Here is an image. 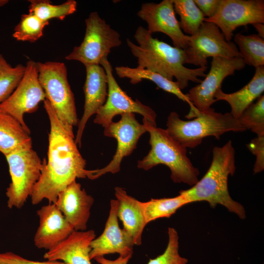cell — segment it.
<instances>
[{"label":"cell","mask_w":264,"mask_h":264,"mask_svg":"<svg viewBox=\"0 0 264 264\" xmlns=\"http://www.w3.org/2000/svg\"><path fill=\"white\" fill-rule=\"evenodd\" d=\"M86 32L82 42L65 57L77 61L85 66L100 65L113 47L121 45L120 34L102 19L97 12L90 13L85 20Z\"/></svg>","instance_id":"8"},{"label":"cell","mask_w":264,"mask_h":264,"mask_svg":"<svg viewBox=\"0 0 264 264\" xmlns=\"http://www.w3.org/2000/svg\"><path fill=\"white\" fill-rule=\"evenodd\" d=\"M264 91V66L255 67L252 79L240 90L231 93H225L221 89L215 95L216 101L223 100L231 107L230 113L236 119Z\"/></svg>","instance_id":"22"},{"label":"cell","mask_w":264,"mask_h":264,"mask_svg":"<svg viewBox=\"0 0 264 264\" xmlns=\"http://www.w3.org/2000/svg\"><path fill=\"white\" fill-rule=\"evenodd\" d=\"M85 67L84 110L78 124L75 138L76 143L79 147L81 146L82 135L88 121L105 104L108 95V78L103 67L100 65H88Z\"/></svg>","instance_id":"18"},{"label":"cell","mask_w":264,"mask_h":264,"mask_svg":"<svg viewBox=\"0 0 264 264\" xmlns=\"http://www.w3.org/2000/svg\"><path fill=\"white\" fill-rule=\"evenodd\" d=\"M11 182L6 188L9 208H21L30 197L42 170L43 160L32 147L17 149L5 156Z\"/></svg>","instance_id":"7"},{"label":"cell","mask_w":264,"mask_h":264,"mask_svg":"<svg viewBox=\"0 0 264 264\" xmlns=\"http://www.w3.org/2000/svg\"><path fill=\"white\" fill-rule=\"evenodd\" d=\"M39 80L47 99L59 120L67 130L73 132L78 126L74 94L67 79V72L63 62H37Z\"/></svg>","instance_id":"6"},{"label":"cell","mask_w":264,"mask_h":264,"mask_svg":"<svg viewBox=\"0 0 264 264\" xmlns=\"http://www.w3.org/2000/svg\"><path fill=\"white\" fill-rule=\"evenodd\" d=\"M184 50L186 64L199 67H207L209 57L241 56L236 44L227 41L217 25L206 22H203L195 34L189 36L188 45Z\"/></svg>","instance_id":"9"},{"label":"cell","mask_w":264,"mask_h":264,"mask_svg":"<svg viewBox=\"0 0 264 264\" xmlns=\"http://www.w3.org/2000/svg\"><path fill=\"white\" fill-rule=\"evenodd\" d=\"M115 70L119 78H129L130 83L133 85L139 83L143 80H150L160 88L174 94L179 99L187 102L190 107H191L188 97L186 94L182 92L176 81H170L157 73L137 67L132 68L129 66H118L115 67Z\"/></svg>","instance_id":"24"},{"label":"cell","mask_w":264,"mask_h":264,"mask_svg":"<svg viewBox=\"0 0 264 264\" xmlns=\"http://www.w3.org/2000/svg\"><path fill=\"white\" fill-rule=\"evenodd\" d=\"M0 264H66L59 261H34L11 252L0 253Z\"/></svg>","instance_id":"34"},{"label":"cell","mask_w":264,"mask_h":264,"mask_svg":"<svg viewBox=\"0 0 264 264\" xmlns=\"http://www.w3.org/2000/svg\"><path fill=\"white\" fill-rule=\"evenodd\" d=\"M118 204L117 199H111L109 215L104 231L90 243V260L114 253L123 257L132 255L134 244L131 237L120 228L118 224Z\"/></svg>","instance_id":"16"},{"label":"cell","mask_w":264,"mask_h":264,"mask_svg":"<svg viewBox=\"0 0 264 264\" xmlns=\"http://www.w3.org/2000/svg\"><path fill=\"white\" fill-rule=\"evenodd\" d=\"M117 122L112 121L106 127L105 136L114 138L117 141L115 154L111 161L105 167L90 170L89 178L95 179L108 173L115 174L120 170L121 161L124 157L130 155L136 148L138 141L147 130L143 124L136 120L134 113L122 114Z\"/></svg>","instance_id":"13"},{"label":"cell","mask_w":264,"mask_h":264,"mask_svg":"<svg viewBox=\"0 0 264 264\" xmlns=\"http://www.w3.org/2000/svg\"><path fill=\"white\" fill-rule=\"evenodd\" d=\"M220 29L225 40L230 42L237 28L248 24L264 23V0H220L216 14L205 18Z\"/></svg>","instance_id":"14"},{"label":"cell","mask_w":264,"mask_h":264,"mask_svg":"<svg viewBox=\"0 0 264 264\" xmlns=\"http://www.w3.org/2000/svg\"><path fill=\"white\" fill-rule=\"evenodd\" d=\"M245 64L241 56L233 58L221 57L212 58L210 71L201 83L191 88L186 94L191 107L186 117H193L196 111H203L211 108L216 102L215 95L221 89L222 82L225 78L232 75L236 70L243 69Z\"/></svg>","instance_id":"10"},{"label":"cell","mask_w":264,"mask_h":264,"mask_svg":"<svg viewBox=\"0 0 264 264\" xmlns=\"http://www.w3.org/2000/svg\"><path fill=\"white\" fill-rule=\"evenodd\" d=\"M115 195L118 203L117 217L123 223V229L134 245H140L143 230L147 224L142 202L128 195L125 189L120 187L115 188Z\"/></svg>","instance_id":"21"},{"label":"cell","mask_w":264,"mask_h":264,"mask_svg":"<svg viewBox=\"0 0 264 264\" xmlns=\"http://www.w3.org/2000/svg\"><path fill=\"white\" fill-rule=\"evenodd\" d=\"M8 2L9 1L8 0H0V7L3 6Z\"/></svg>","instance_id":"38"},{"label":"cell","mask_w":264,"mask_h":264,"mask_svg":"<svg viewBox=\"0 0 264 264\" xmlns=\"http://www.w3.org/2000/svg\"><path fill=\"white\" fill-rule=\"evenodd\" d=\"M143 124L150 134L151 150L137 163V167L147 171L158 165L167 166L171 171L174 182L193 186L198 181L199 172L187 155V148L172 138L166 129L143 118Z\"/></svg>","instance_id":"4"},{"label":"cell","mask_w":264,"mask_h":264,"mask_svg":"<svg viewBox=\"0 0 264 264\" xmlns=\"http://www.w3.org/2000/svg\"><path fill=\"white\" fill-rule=\"evenodd\" d=\"M194 1L205 17L210 18L217 12L220 0H194Z\"/></svg>","instance_id":"35"},{"label":"cell","mask_w":264,"mask_h":264,"mask_svg":"<svg viewBox=\"0 0 264 264\" xmlns=\"http://www.w3.org/2000/svg\"><path fill=\"white\" fill-rule=\"evenodd\" d=\"M29 1L28 12L47 22L52 19L63 20L76 11L77 5L74 0H68L58 5L53 4L47 0H30Z\"/></svg>","instance_id":"27"},{"label":"cell","mask_w":264,"mask_h":264,"mask_svg":"<svg viewBox=\"0 0 264 264\" xmlns=\"http://www.w3.org/2000/svg\"><path fill=\"white\" fill-rule=\"evenodd\" d=\"M93 230L73 231L64 241L46 252L44 257L66 264H91L90 243L95 238Z\"/></svg>","instance_id":"20"},{"label":"cell","mask_w":264,"mask_h":264,"mask_svg":"<svg viewBox=\"0 0 264 264\" xmlns=\"http://www.w3.org/2000/svg\"><path fill=\"white\" fill-rule=\"evenodd\" d=\"M32 139L20 122L0 110V152L5 156L24 147H32Z\"/></svg>","instance_id":"23"},{"label":"cell","mask_w":264,"mask_h":264,"mask_svg":"<svg viewBox=\"0 0 264 264\" xmlns=\"http://www.w3.org/2000/svg\"><path fill=\"white\" fill-rule=\"evenodd\" d=\"M168 242L161 255L150 259L147 264H187L188 260L181 257L178 252L179 242L177 231L172 227L168 229Z\"/></svg>","instance_id":"32"},{"label":"cell","mask_w":264,"mask_h":264,"mask_svg":"<svg viewBox=\"0 0 264 264\" xmlns=\"http://www.w3.org/2000/svg\"><path fill=\"white\" fill-rule=\"evenodd\" d=\"M235 170V151L232 141L229 140L223 146L213 148L211 165L201 179L190 189L179 193L189 203L205 201L212 208L220 204L244 219L243 206L231 198L228 189V176H233Z\"/></svg>","instance_id":"3"},{"label":"cell","mask_w":264,"mask_h":264,"mask_svg":"<svg viewBox=\"0 0 264 264\" xmlns=\"http://www.w3.org/2000/svg\"><path fill=\"white\" fill-rule=\"evenodd\" d=\"M50 122L47 159L43 160L40 177L31 197L33 205L44 199L55 203L59 194L76 178L89 177L86 161L78 149L73 132L66 129L59 120L49 101H44Z\"/></svg>","instance_id":"1"},{"label":"cell","mask_w":264,"mask_h":264,"mask_svg":"<svg viewBox=\"0 0 264 264\" xmlns=\"http://www.w3.org/2000/svg\"><path fill=\"white\" fill-rule=\"evenodd\" d=\"M132 255H129L126 257L119 256L115 260H108L104 256L97 257L94 260L100 264H127Z\"/></svg>","instance_id":"36"},{"label":"cell","mask_w":264,"mask_h":264,"mask_svg":"<svg viewBox=\"0 0 264 264\" xmlns=\"http://www.w3.org/2000/svg\"><path fill=\"white\" fill-rule=\"evenodd\" d=\"M238 119L246 130H251L257 136H264V95L249 106Z\"/></svg>","instance_id":"31"},{"label":"cell","mask_w":264,"mask_h":264,"mask_svg":"<svg viewBox=\"0 0 264 264\" xmlns=\"http://www.w3.org/2000/svg\"><path fill=\"white\" fill-rule=\"evenodd\" d=\"M249 150L256 156L254 165V174L258 173L264 169V136H257L252 139L246 145Z\"/></svg>","instance_id":"33"},{"label":"cell","mask_w":264,"mask_h":264,"mask_svg":"<svg viewBox=\"0 0 264 264\" xmlns=\"http://www.w3.org/2000/svg\"><path fill=\"white\" fill-rule=\"evenodd\" d=\"M94 202L76 180L69 184L58 195L55 204L75 231H86Z\"/></svg>","instance_id":"19"},{"label":"cell","mask_w":264,"mask_h":264,"mask_svg":"<svg viewBox=\"0 0 264 264\" xmlns=\"http://www.w3.org/2000/svg\"><path fill=\"white\" fill-rule=\"evenodd\" d=\"M39 225L34 237L36 247L47 251L66 239L74 231L55 203L43 206L37 211Z\"/></svg>","instance_id":"17"},{"label":"cell","mask_w":264,"mask_h":264,"mask_svg":"<svg viewBox=\"0 0 264 264\" xmlns=\"http://www.w3.org/2000/svg\"><path fill=\"white\" fill-rule=\"evenodd\" d=\"M25 66L18 64L13 67L0 54V103L5 100L18 86Z\"/></svg>","instance_id":"30"},{"label":"cell","mask_w":264,"mask_h":264,"mask_svg":"<svg viewBox=\"0 0 264 264\" xmlns=\"http://www.w3.org/2000/svg\"><path fill=\"white\" fill-rule=\"evenodd\" d=\"M194 117L192 120H183L177 112L172 111L167 118L166 130L168 134L186 148L197 147L206 137L220 139L225 132L246 130L230 112H217L211 108L203 111H196Z\"/></svg>","instance_id":"5"},{"label":"cell","mask_w":264,"mask_h":264,"mask_svg":"<svg viewBox=\"0 0 264 264\" xmlns=\"http://www.w3.org/2000/svg\"><path fill=\"white\" fill-rule=\"evenodd\" d=\"M189 202L181 195L174 198H152L142 202L143 214L147 224L162 218H170L176 210Z\"/></svg>","instance_id":"26"},{"label":"cell","mask_w":264,"mask_h":264,"mask_svg":"<svg viewBox=\"0 0 264 264\" xmlns=\"http://www.w3.org/2000/svg\"><path fill=\"white\" fill-rule=\"evenodd\" d=\"M100 65L105 69L107 75L108 95L105 104L95 114L94 123L105 128L117 115L137 113L156 125V114L154 110L138 100L132 99L120 87L114 77L112 67L108 58L103 59Z\"/></svg>","instance_id":"12"},{"label":"cell","mask_w":264,"mask_h":264,"mask_svg":"<svg viewBox=\"0 0 264 264\" xmlns=\"http://www.w3.org/2000/svg\"><path fill=\"white\" fill-rule=\"evenodd\" d=\"M137 15L147 23V30L152 34L155 32L166 34L176 47L185 49L188 46L189 36L180 28L173 0H163L159 3H144Z\"/></svg>","instance_id":"15"},{"label":"cell","mask_w":264,"mask_h":264,"mask_svg":"<svg viewBox=\"0 0 264 264\" xmlns=\"http://www.w3.org/2000/svg\"><path fill=\"white\" fill-rule=\"evenodd\" d=\"M174 10L180 18V28L185 33L192 36L199 29L205 16L194 0H173Z\"/></svg>","instance_id":"28"},{"label":"cell","mask_w":264,"mask_h":264,"mask_svg":"<svg viewBox=\"0 0 264 264\" xmlns=\"http://www.w3.org/2000/svg\"><path fill=\"white\" fill-rule=\"evenodd\" d=\"M234 40L245 65L255 67L264 66V39L258 34L244 35L238 33Z\"/></svg>","instance_id":"25"},{"label":"cell","mask_w":264,"mask_h":264,"mask_svg":"<svg viewBox=\"0 0 264 264\" xmlns=\"http://www.w3.org/2000/svg\"><path fill=\"white\" fill-rule=\"evenodd\" d=\"M49 23L33 13L23 14L15 27L12 36L18 41L35 42L42 37L44 28Z\"/></svg>","instance_id":"29"},{"label":"cell","mask_w":264,"mask_h":264,"mask_svg":"<svg viewBox=\"0 0 264 264\" xmlns=\"http://www.w3.org/2000/svg\"><path fill=\"white\" fill-rule=\"evenodd\" d=\"M22 79L12 94L0 103V110L18 120L30 133L23 119L25 113L35 111L39 103L46 99L45 94L39 80L37 62L28 60Z\"/></svg>","instance_id":"11"},{"label":"cell","mask_w":264,"mask_h":264,"mask_svg":"<svg viewBox=\"0 0 264 264\" xmlns=\"http://www.w3.org/2000/svg\"><path fill=\"white\" fill-rule=\"evenodd\" d=\"M252 25L258 32V35L261 38L264 39V24L262 23H257L253 24Z\"/></svg>","instance_id":"37"},{"label":"cell","mask_w":264,"mask_h":264,"mask_svg":"<svg viewBox=\"0 0 264 264\" xmlns=\"http://www.w3.org/2000/svg\"><path fill=\"white\" fill-rule=\"evenodd\" d=\"M134 38L138 44L129 39L126 42L132 54L137 59V67L157 73L170 81L175 78L181 90L188 86L189 81L199 84L202 80L198 77L206 76L207 66L194 69L185 67L184 49L154 38L146 28L138 26Z\"/></svg>","instance_id":"2"}]
</instances>
